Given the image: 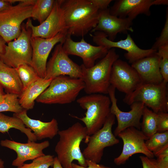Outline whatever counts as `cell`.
<instances>
[{
	"instance_id": "1",
	"label": "cell",
	"mask_w": 168,
	"mask_h": 168,
	"mask_svg": "<svg viewBox=\"0 0 168 168\" xmlns=\"http://www.w3.org/2000/svg\"><path fill=\"white\" fill-rule=\"evenodd\" d=\"M69 35L83 37L94 28L99 10L91 0H60Z\"/></svg>"
},
{
	"instance_id": "2",
	"label": "cell",
	"mask_w": 168,
	"mask_h": 168,
	"mask_svg": "<svg viewBox=\"0 0 168 168\" xmlns=\"http://www.w3.org/2000/svg\"><path fill=\"white\" fill-rule=\"evenodd\" d=\"M59 138L55 148L58 160L63 168H72L74 160L78 165L87 167L86 160L80 148L81 142L88 136L86 128L78 122L67 129L59 130Z\"/></svg>"
},
{
	"instance_id": "3",
	"label": "cell",
	"mask_w": 168,
	"mask_h": 168,
	"mask_svg": "<svg viewBox=\"0 0 168 168\" xmlns=\"http://www.w3.org/2000/svg\"><path fill=\"white\" fill-rule=\"evenodd\" d=\"M119 57L115 48H112L92 67L86 68L82 64L81 65L82 73L81 79L84 82V90L86 94H108L112 66Z\"/></svg>"
},
{
	"instance_id": "4",
	"label": "cell",
	"mask_w": 168,
	"mask_h": 168,
	"mask_svg": "<svg viewBox=\"0 0 168 168\" xmlns=\"http://www.w3.org/2000/svg\"><path fill=\"white\" fill-rule=\"evenodd\" d=\"M80 106L86 111L82 118L72 116L82 121L88 136L101 128L110 114L111 101L109 96L96 93L82 96L77 100Z\"/></svg>"
},
{
	"instance_id": "5",
	"label": "cell",
	"mask_w": 168,
	"mask_h": 168,
	"mask_svg": "<svg viewBox=\"0 0 168 168\" xmlns=\"http://www.w3.org/2000/svg\"><path fill=\"white\" fill-rule=\"evenodd\" d=\"M85 87L82 79L67 76L53 79L49 86L36 99L44 104H66L74 101Z\"/></svg>"
},
{
	"instance_id": "6",
	"label": "cell",
	"mask_w": 168,
	"mask_h": 168,
	"mask_svg": "<svg viewBox=\"0 0 168 168\" xmlns=\"http://www.w3.org/2000/svg\"><path fill=\"white\" fill-rule=\"evenodd\" d=\"M167 83L163 81L158 84H142L132 92L126 95L123 101L130 105L135 102H142L156 113H167Z\"/></svg>"
},
{
	"instance_id": "7",
	"label": "cell",
	"mask_w": 168,
	"mask_h": 168,
	"mask_svg": "<svg viewBox=\"0 0 168 168\" xmlns=\"http://www.w3.org/2000/svg\"><path fill=\"white\" fill-rule=\"evenodd\" d=\"M35 0H20L0 12V35L7 43L17 38L21 32L22 22L31 17L32 8Z\"/></svg>"
},
{
	"instance_id": "8",
	"label": "cell",
	"mask_w": 168,
	"mask_h": 168,
	"mask_svg": "<svg viewBox=\"0 0 168 168\" xmlns=\"http://www.w3.org/2000/svg\"><path fill=\"white\" fill-rule=\"evenodd\" d=\"M115 119V116L110 113L102 128L85 140L87 145L82 153L86 160L99 163L102 159L104 149L119 143V140L112 132Z\"/></svg>"
},
{
	"instance_id": "9",
	"label": "cell",
	"mask_w": 168,
	"mask_h": 168,
	"mask_svg": "<svg viewBox=\"0 0 168 168\" xmlns=\"http://www.w3.org/2000/svg\"><path fill=\"white\" fill-rule=\"evenodd\" d=\"M30 29L22 25L19 36L7 43L0 59L8 66L16 68L20 65H31L32 50L30 43Z\"/></svg>"
},
{
	"instance_id": "10",
	"label": "cell",
	"mask_w": 168,
	"mask_h": 168,
	"mask_svg": "<svg viewBox=\"0 0 168 168\" xmlns=\"http://www.w3.org/2000/svg\"><path fill=\"white\" fill-rule=\"evenodd\" d=\"M68 56L63 49V43L58 44L47 63L44 78L53 79L60 76L82 78V73L81 65L74 62Z\"/></svg>"
},
{
	"instance_id": "11",
	"label": "cell",
	"mask_w": 168,
	"mask_h": 168,
	"mask_svg": "<svg viewBox=\"0 0 168 168\" xmlns=\"http://www.w3.org/2000/svg\"><path fill=\"white\" fill-rule=\"evenodd\" d=\"M117 136L123 140V146L120 154L114 159L116 165L124 164L130 157L137 153H142L149 158H154L153 153L145 145V141L148 138L140 130L129 127L119 133Z\"/></svg>"
},
{
	"instance_id": "12",
	"label": "cell",
	"mask_w": 168,
	"mask_h": 168,
	"mask_svg": "<svg viewBox=\"0 0 168 168\" xmlns=\"http://www.w3.org/2000/svg\"><path fill=\"white\" fill-rule=\"evenodd\" d=\"M115 89L110 85L108 93L111 102L110 113L116 118L118 123L114 131V135L117 136L119 133L129 127H134L140 130V120L145 106L144 104L142 102H135L130 105L131 110L129 111L124 112L121 110L117 105Z\"/></svg>"
},
{
	"instance_id": "13",
	"label": "cell",
	"mask_w": 168,
	"mask_h": 168,
	"mask_svg": "<svg viewBox=\"0 0 168 168\" xmlns=\"http://www.w3.org/2000/svg\"><path fill=\"white\" fill-rule=\"evenodd\" d=\"M67 35L66 31L49 39L31 37L30 43L32 50L31 66L40 78L45 77L47 60L51 50L57 44H63Z\"/></svg>"
},
{
	"instance_id": "14",
	"label": "cell",
	"mask_w": 168,
	"mask_h": 168,
	"mask_svg": "<svg viewBox=\"0 0 168 168\" xmlns=\"http://www.w3.org/2000/svg\"><path fill=\"white\" fill-rule=\"evenodd\" d=\"M26 26L30 29L32 37L51 38L59 33L67 31L60 0H55L51 13L42 23L35 26L31 19L29 18Z\"/></svg>"
},
{
	"instance_id": "15",
	"label": "cell",
	"mask_w": 168,
	"mask_h": 168,
	"mask_svg": "<svg viewBox=\"0 0 168 168\" xmlns=\"http://www.w3.org/2000/svg\"><path fill=\"white\" fill-rule=\"evenodd\" d=\"M110 83L115 89L126 95L132 92L142 84L135 69L119 58L113 64Z\"/></svg>"
},
{
	"instance_id": "16",
	"label": "cell",
	"mask_w": 168,
	"mask_h": 168,
	"mask_svg": "<svg viewBox=\"0 0 168 168\" xmlns=\"http://www.w3.org/2000/svg\"><path fill=\"white\" fill-rule=\"evenodd\" d=\"M94 33V35L91 34V36L93 42L98 46H104L108 50L117 48L125 50L127 53L124 54V57L131 64L156 52L152 48L144 49L139 48L129 34H127L125 39L114 41L108 39L107 35L102 32Z\"/></svg>"
},
{
	"instance_id": "17",
	"label": "cell",
	"mask_w": 168,
	"mask_h": 168,
	"mask_svg": "<svg viewBox=\"0 0 168 168\" xmlns=\"http://www.w3.org/2000/svg\"><path fill=\"white\" fill-rule=\"evenodd\" d=\"M65 52L68 55H74L80 57L85 67L89 68L93 66L96 61L102 58L107 54L108 50L102 46H95L87 42L83 37L80 41H73L71 36L67 35L63 44Z\"/></svg>"
},
{
	"instance_id": "18",
	"label": "cell",
	"mask_w": 168,
	"mask_h": 168,
	"mask_svg": "<svg viewBox=\"0 0 168 168\" xmlns=\"http://www.w3.org/2000/svg\"><path fill=\"white\" fill-rule=\"evenodd\" d=\"M133 21L128 18H121L111 15L109 8L99 11L98 23L91 32H101L110 40L114 41L119 33L128 34L133 31Z\"/></svg>"
},
{
	"instance_id": "19",
	"label": "cell",
	"mask_w": 168,
	"mask_h": 168,
	"mask_svg": "<svg viewBox=\"0 0 168 168\" xmlns=\"http://www.w3.org/2000/svg\"><path fill=\"white\" fill-rule=\"evenodd\" d=\"M0 144L2 146L12 150L16 153L17 157L12 163V166L16 167L22 166L27 161L33 160L44 155L43 150L50 145L47 140L40 143L27 141L26 143H21L7 139L1 140Z\"/></svg>"
},
{
	"instance_id": "20",
	"label": "cell",
	"mask_w": 168,
	"mask_h": 168,
	"mask_svg": "<svg viewBox=\"0 0 168 168\" xmlns=\"http://www.w3.org/2000/svg\"><path fill=\"white\" fill-rule=\"evenodd\" d=\"M153 0H117L109 8L110 13L121 18H128L133 21L138 16L151 15L150 8Z\"/></svg>"
},
{
	"instance_id": "21",
	"label": "cell",
	"mask_w": 168,
	"mask_h": 168,
	"mask_svg": "<svg viewBox=\"0 0 168 168\" xmlns=\"http://www.w3.org/2000/svg\"><path fill=\"white\" fill-rule=\"evenodd\" d=\"M156 52L131 64L142 84H158L163 81L160 69V58Z\"/></svg>"
},
{
	"instance_id": "22",
	"label": "cell",
	"mask_w": 168,
	"mask_h": 168,
	"mask_svg": "<svg viewBox=\"0 0 168 168\" xmlns=\"http://www.w3.org/2000/svg\"><path fill=\"white\" fill-rule=\"evenodd\" d=\"M27 111L23 109L20 112L14 113L13 116L20 119L27 128L33 131L37 140L52 139L58 134L59 130L56 119L53 118L49 122L33 119L28 116Z\"/></svg>"
},
{
	"instance_id": "23",
	"label": "cell",
	"mask_w": 168,
	"mask_h": 168,
	"mask_svg": "<svg viewBox=\"0 0 168 168\" xmlns=\"http://www.w3.org/2000/svg\"><path fill=\"white\" fill-rule=\"evenodd\" d=\"M52 79L40 78L24 90L19 97L22 108L26 110L33 109L35 100L49 86Z\"/></svg>"
},
{
	"instance_id": "24",
	"label": "cell",
	"mask_w": 168,
	"mask_h": 168,
	"mask_svg": "<svg viewBox=\"0 0 168 168\" xmlns=\"http://www.w3.org/2000/svg\"><path fill=\"white\" fill-rule=\"evenodd\" d=\"M0 83L7 93L19 96L23 91V87L15 68L8 66L0 59Z\"/></svg>"
},
{
	"instance_id": "25",
	"label": "cell",
	"mask_w": 168,
	"mask_h": 168,
	"mask_svg": "<svg viewBox=\"0 0 168 168\" xmlns=\"http://www.w3.org/2000/svg\"><path fill=\"white\" fill-rule=\"evenodd\" d=\"M12 128L17 129L24 133L28 138L27 141L35 142L37 140L33 132L26 126L20 119L0 113V132L2 133L8 132Z\"/></svg>"
},
{
	"instance_id": "26",
	"label": "cell",
	"mask_w": 168,
	"mask_h": 168,
	"mask_svg": "<svg viewBox=\"0 0 168 168\" xmlns=\"http://www.w3.org/2000/svg\"><path fill=\"white\" fill-rule=\"evenodd\" d=\"M55 1L36 0L32 8L31 17L37 20L40 24L42 23L51 13Z\"/></svg>"
},
{
	"instance_id": "27",
	"label": "cell",
	"mask_w": 168,
	"mask_h": 168,
	"mask_svg": "<svg viewBox=\"0 0 168 168\" xmlns=\"http://www.w3.org/2000/svg\"><path fill=\"white\" fill-rule=\"evenodd\" d=\"M141 130L148 138L157 132V114L145 106L142 115Z\"/></svg>"
},
{
	"instance_id": "28",
	"label": "cell",
	"mask_w": 168,
	"mask_h": 168,
	"mask_svg": "<svg viewBox=\"0 0 168 168\" xmlns=\"http://www.w3.org/2000/svg\"><path fill=\"white\" fill-rule=\"evenodd\" d=\"M147 149L153 154L168 145V131L157 132L145 141Z\"/></svg>"
},
{
	"instance_id": "29",
	"label": "cell",
	"mask_w": 168,
	"mask_h": 168,
	"mask_svg": "<svg viewBox=\"0 0 168 168\" xmlns=\"http://www.w3.org/2000/svg\"><path fill=\"white\" fill-rule=\"evenodd\" d=\"M16 68L23 87V90L40 78L31 66L22 64Z\"/></svg>"
},
{
	"instance_id": "30",
	"label": "cell",
	"mask_w": 168,
	"mask_h": 168,
	"mask_svg": "<svg viewBox=\"0 0 168 168\" xmlns=\"http://www.w3.org/2000/svg\"><path fill=\"white\" fill-rule=\"evenodd\" d=\"M23 109L19 103V96L16 94L7 93L0 102V113L9 111L16 113Z\"/></svg>"
},
{
	"instance_id": "31",
	"label": "cell",
	"mask_w": 168,
	"mask_h": 168,
	"mask_svg": "<svg viewBox=\"0 0 168 168\" xmlns=\"http://www.w3.org/2000/svg\"><path fill=\"white\" fill-rule=\"evenodd\" d=\"M54 158L53 155L45 154L34 159L30 163H24L16 168H49L53 166Z\"/></svg>"
},
{
	"instance_id": "32",
	"label": "cell",
	"mask_w": 168,
	"mask_h": 168,
	"mask_svg": "<svg viewBox=\"0 0 168 168\" xmlns=\"http://www.w3.org/2000/svg\"><path fill=\"white\" fill-rule=\"evenodd\" d=\"M157 53L160 58V69L163 81L168 82V44L160 48Z\"/></svg>"
},
{
	"instance_id": "33",
	"label": "cell",
	"mask_w": 168,
	"mask_h": 168,
	"mask_svg": "<svg viewBox=\"0 0 168 168\" xmlns=\"http://www.w3.org/2000/svg\"><path fill=\"white\" fill-rule=\"evenodd\" d=\"M168 44V9H166V20L160 36L157 38L152 49L156 51L160 47Z\"/></svg>"
},
{
	"instance_id": "34",
	"label": "cell",
	"mask_w": 168,
	"mask_h": 168,
	"mask_svg": "<svg viewBox=\"0 0 168 168\" xmlns=\"http://www.w3.org/2000/svg\"><path fill=\"white\" fill-rule=\"evenodd\" d=\"M153 154L157 157L156 160L160 168H168V145Z\"/></svg>"
},
{
	"instance_id": "35",
	"label": "cell",
	"mask_w": 168,
	"mask_h": 168,
	"mask_svg": "<svg viewBox=\"0 0 168 168\" xmlns=\"http://www.w3.org/2000/svg\"><path fill=\"white\" fill-rule=\"evenodd\" d=\"M157 114V132L168 131V113L160 112Z\"/></svg>"
},
{
	"instance_id": "36",
	"label": "cell",
	"mask_w": 168,
	"mask_h": 168,
	"mask_svg": "<svg viewBox=\"0 0 168 168\" xmlns=\"http://www.w3.org/2000/svg\"><path fill=\"white\" fill-rule=\"evenodd\" d=\"M139 158L141 161L142 168H160L156 159L143 156H140Z\"/></svg>"
},
{
	"instance_id": "37",
	"label": "cell",
	"mask_w": 168,
	"mask_h": 168,
	"mask_svg": "<svg viewBox=\"0 0 168 168\" xmlns=\"http://www.w3.org/2000/svg\"><path fill=\"white\" fill-rule=\"evenodd\" d=\"M91 2L99 11L108 8L109 5L113 1L112 0H91Z\"/></svg>"
},
{
	"instance_id": "38",
	"label": "cell",
	"mask_w": 168,
	"mask_h": 168,
	"mask_svg": "<svg viewBox=\"0 0 168 168\" xmlns=\"http://www.w3.org/2000/svg\"><path fill=\"white\" fill-rule=\"evenodd\" d=\"M86 162L87 165L86 167H84L72 163V168H111L110 167L99 164L91 161L86 160Z\"/></svg>"
},
{
	"instance_id": "39",
	"label": "cell",
	"mask_w": 168,
	"mask_h": 168,
	"mask_svg": "<svg viewBox=\"0 0 168 168\" xmlns=\"http://www.w3.org/2000/svg\"><path fill=\"white\" fill-rule=\"evenodd\" d=\"M12 4L9 0H0V12L7 9Z\"/></svg>"
},
{
	"instance_id": "40",
	"label": "cell",
	"mask_w": 168,
	"mask_h": 168,
	"mask_svg": "<svg viewBox=\"0 0 168 168\" xmlns=\"http://www.w3.org/2000/svg\"><path fill=\"white\" fill-rule=\"evenodd\" d=\"M7 42L0 35V55L4 52Z\"/></svg>"
},
{
	"instance_id": "41",
	"label": "cell",
	"mask_w": 168,
	"mask_h": 168,
	"mask_svg": "<svg viewBox=\"0 0 168 168\" xmlns=\"http://www.w3.org/2000/svg\"><path fill=\"white\" fill-rule=\"evenodd\" d=\"M168 0H153V5H168Z\"/></svg>"
},
{
	"instance_id": "42",
	"label": "cell",
	"mask_w": 168,
	"mask_h": 168,
	"mask_svg": "<svg viewBox=\"0 0 168 168\" xmlns=\"http://www.w3.org/2000/svg\"><path fill=\"white\" fill-rule=\"evenodd\" d=\"M53 167V168H63L57 156L54 157Z\"/></svg>"
},
{
	"instance_id": "43",
	"label": "cell",
	"mask_w": 168,
	"mask_h": 168,
	"mask_svg": "<svg viewBox=\"0 0 168 168\" xmlns=\"http://www.w3.org/2000/svg\"><path fill=\"white\" fill-rule=\"evenodd\" d=\"M5 94L3 92L2 86L0 83V102L3 100Z\"/></svg>"
},
{
	"instance_id": "44",
	"label": "cell",
	"mask_w": 168,
	"mask_h": 168,
	"mask_svg": "<svg viewBox=\"0 0 168 168\" xmlns=\"http://www.w3.org/2000/svg\"><path fill=\"white\" fill-rule=\"evenodd\" d=\"M4 162L0 158V168H4Z\"/></svg>"
}]
</instances>
